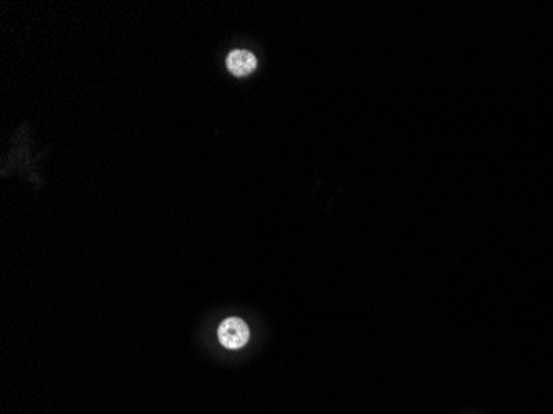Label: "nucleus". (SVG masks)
Instances as JSON below:
<instances>
[{
    "instance_id": "nucleus-2",
    "label": "nucleus",
    "mask_w": 553,
    "mask_h": 414,
    "mask_svg": "<svg viewBox=\"0 0 553 414\" xmlns=\"http://www.w3.org/2000/svg\"><path fill=\"white\" fill-rule=\"evenodd\" d=\"M257 67V58L249 50H232L227 55V68L232 75L245 76Z\"/></svg>"
},
{
    "instance_id": "nucleus-1",
    "label": "nucleus",
    "mask_w": 553,
    "mask_h": 414,
    "mask_svg": "<svg viewBox=\"0 0 553 414\" xmlns=\"http://www.w3.org/2000/svg\"><path fill=\"white\" fill-rule=\"evenodd\" d=\"M250 330L240 318H227L219 326V341L228 350H239L249 341Z\"/></svg>"
}]
</instances>
